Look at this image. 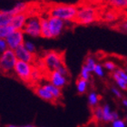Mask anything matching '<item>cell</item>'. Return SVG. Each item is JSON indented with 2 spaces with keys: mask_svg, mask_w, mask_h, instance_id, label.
<instances>
[{
  "mask_svg": "<svg viewBox=\"0 0 127 127\" xmlns=\"http://www.w3.org/2000/svg\"><path fill=\"white\" fill-rule=\"evenodd\" d=\"M76 4H65V3L48 2L44 3V16L45 17H57L64 21L72 22L78 11Z\"/></svg>",
  "mask_w": 127,
  "mask_h": 127,
  "instance_id": "obj_1",
  "label": "cell"
},
{
  "mask_svg": "<svg viewBox=\"0 0 127 127\" xmlns=\"http://www.w3.org/2000/svg\"><path fill=\"white\" fill-rule=\"evenodd\" d=\"M106 6V4L99 6H78V11L72 23L79 26L100 23Z\"/></svg>",
  "mask_w": 127,
  "mask_h": 127,
  "instance_id": "obj_2",
  "label": "cell"
},
{
  "mask_svg": "<svg viewBox=\"0 0 127 127\" xmlns=\"http://www.w3.org/2000/svg\"><path fill=\"white\" fill-rule=\"evenodd\" d=\"M17 62V58L15 51L11 49L6 50L0 56V74L3 75H16L15 74V66Z\"/></svg>",
  "mask_w": 127,
  "mask_h": 127,
  "instance_id": "obj_3",
  "label": "cell"
},
{
  "mask_svg": "<svg viewBox=\"0 0 127 127\" xmlns=\"http://www.w3.org/2000/svg\"><path fill=\"white\" fill-rule=\"evenodd\" d=\"M33 71V65L24 61L17 60L15 66V74L24 82L26 85L31 86V75Z\"/></svg>",
  "mask_w": 127,
  "mask_h": 127,
  "instance_id": "obj_4",
  "label": "cell"
},
{
  "mask_svg": "<svg viewBox=\"0 0 127 127\" xmlns=\"http://www.w3.org/2000/svg\"><path fill=\"white\" fill-rule=\"evenodd\" d=\"M123 18H125V12L124 11L115 9V8H113L107 5L103 14V17H102L100 24L106 25L109 27V26L116 23Z\"/></svg>",
  "mask_w": 127,
  "mask_h": 127,
  "instance_id": "obj_5",
  "label": "cell"
},
{
  "mask_svg": "<svg viewBox=\"0 0 127 127\" xmlns=\"http://www.w3.org/2000/svg\"><path fill=\"white\" fill-rule=\"evenodd\" d=\"M24 34L31 36H41V25H40V16H31L28 17L23 27Z\"/></svg>",
  "mask_w": 127,
  "mask_h": 127,
  "instance_id": "obj_6",
  "label": "cell"
},
{
  "mask_svg": "<svg viewBox=\"0 0 127 127\" xmlns=\"http://www.w3.org/2000/svg\"><path fill=\"white\" fill-rule=\"evenodd\" d=\"M15 54H16L17 60L24 61L26 63L30 64L32 65H36L40 58L37 56L35 53H32V52L27 50L24 45H20L19 47L16 48L15 50Z\"/></svg>",
  "mask_w": 127,
  "mask_h": 127,
  "instance_id": "obj_7",
  "label": "cell"
},
{
  "mask_svg": "<svg viewBox=\"0 0 127 127\" xmlns=\"http://www.w3.org/2000/svg\"><path fill=\"white\" fill-rule=\"evenodd\" d=\"M5 41L8 48L15 51L20 45H24V32L23 30H16L5 38Z\"/></svg>",
  "mask_w": 127,
  "mask_h": 127,
  "instance_id": "obj_8",
  "label": "cell"
},
{
  "mask_svg": "<svg viewBox=\"0 0 127 127\" xmlns=\"http://www.w3.org/2000/svg\"><path fill=\"white\" fill-rule=\"evenodd\" d=\"M45 79H46L50 84H52L53 85L58 88L64 87L67 83V77L63 75L58 71L48 72L46 75L45 76Z\"/></svg>",
  "mask_w": 127,
  "mask_h": 127,
  "instance_id": "obj_9",
  "label": "cell"
},
{
  "mask_svg": "<svg viewBox=\"0 0 127 127\" xmlns=\"http://www.w3.org/2000/svg\"><path fill=\"white\" fill-rule=\"evenodd\" d=\"M48 23H49V27L52 34L53 38L58 37L61 34L62 30L64 26V21L57 17H47Z\"/></svg>",
  "mask_w": 127,
  "mask_h": 127,
  "instance_id": "obj_10",
  "label": "cell"
},
{
  "mask_svg": "<svg viewBox=\"0 0 127 127\" xmlns=\"http://www.w3.org/2000/svg\"><path fill=\"white\" fill-rule=\"evenodd\" d=\"M28 17L29 16H27V14L26 13L16 14L13 16L10 26H12L15 28V30H23V27H24Z\"/></svg>",
  "mask_w": 127,
  "mask_h": 127,
  "instance_id": "obj_11",
  "label": "cell"
},
{
  "mask_svg": "<svg viewBox=\"0 0 127 127\" xmlns=\"http://www.w3.org/2000/svg\"><path fill=\"white\" fill-rule=\"evenodd\" d=\"M34 91L40 98H42L44 100L48 101V102H52V103L56 101V98L54 97L53 95L50 92H48L46 89H45L43 86H40L38 85H35V86H34Z\"/></svg>",
  "mask_w": 127,
  "mask_h": 127,
  "instance_id": "obj_12",
  "label": "cell"
},
{
  "mask_svg": "<svg viewBox=\"0 0 127 127\" xmlns=\"http://www.w3.org/2000/svg\"><path fill=\"white\" fill-rule=\"evenodd\" d=\"M40 25H41V36L44 38H53L47 17L43 16H40Z\"/></svg>",
  "mask_w": 127,
  "mask_h": 127,
  "instance_id": "obj_13",
  "label": "cell"
},
{
  "mask_svg": "<svg viewBox=\"0 0 127 127\" xmlns=\"http://www.w3.org/2000/svg\"><path fill=\"white\" fill-rule=\"evenodd\" d=\"M109 28L114 31L119 32L121 34H127V17H125L116 23L109 26Z\"/></svg>",
  "mask_w": 127,
  "mask_h": 127,
  "instance_id": "obj_14",
  "label": "cell"
},
{
  "mask_svg": "<svg viewBox=\"0 0 127 127\" xmlns=\"http://www.w3.org/2000/svg\"><path fill=\"white\" fill-rule=\"evenodd\" d=\"M105 4L115 9H119L127 13V0H106Z\"/></svg>",
  "mask_w": 127,
  "mask_h": 127,
  "instance_id": "obj_15",
  "label": "cell"
},
{
  "mask_svg": "<svg viewBox=\"0 0 127 127\" xmlns=\"http://www.w3.org/2000/svg\"><path fill=\"white\" fill-rule=\"evenodd\" d=\"M105 2L106 0H79L76 5L78 6H99Z\"/></svg>",
  "mask_w": 127,
  "mask_h": 127,
  "instance_id": "obj_16",
  "label": "cell"
},
{
  "mask_svg": "<svg viewBox=\"0 0 127 127\" xmlns=\"http://www.w3.org/2000/svg\"><path fill=\"white\" fill-rule=\"evenodd\" d=\"M13 16V15L9 14L8 11H0V27L9 26Z\"/></svg>",
  "mask_w": 127,
  "mask_h": 127,
  "instance_id": "obj_17",
  "label": "cell"
},
{
  "mask_svg": "<svg viewBox=\"0 0 127 127\" xmlns=\"http://www.w3.org/2000/svg\"><path fill=\"white\" fill-rule=\"evenodd\" d=\"M43 87L46 89L48 92H50L53 96L56 98V100H58L60 98L62 97V92H61V89L58 87H56L55 85H53L52 84H45V85H43Z\"/></svg>",
  "mask_w": 127,
  "mask_h": 127,
  "instance_id": "obj_18",
  "label": "cell"
},
{
  "mask_svg": "<svg viewBox=\"0 0 127 127\" xmlns=\"http://www.w3.org/2000/svg\"><path fill=\"white\" fill-rule=\"evenodd\" d=\"M112 77H113V79L117 83V85H119V87H121L122 89L124 90H127V81L125 79H123L122 77L120 76L119 74H117L115 71H113L112 72V74H110Z\"/></svg>",
  "mask_w": 127,
  "mask_h": 127,
  "instance_id": "obj_19",
  "label": "cell"
},
{
  "mask_svg": "<svg viewBox=\"0 0 127 127\" xmlns=\"http://www.w3.org/2000/svg\"><path fill=\"white\" fill-rule=\"evenodd\" d=\"M103 122H114L113 112H111L108 104L103 107Z\"/></svg>",
  "mask_w": 127,
  "mask_h": 127,
  "instance_id": "obj_20",
  "label": "cell"
},
{
  "mask_svg": "<svg viewBox=\"0 0 127 127\" xmlns=\"http://www.w3.org/2000/svg\"><path fill=\"white\" fill-rule=\"evenodd\" d=\"M15 31H16L15 28L12 26H10V25L6 26V27H1V30H0V38L5 39L9 34H11Z\"/></svg>",
  "mask_w": 127,
  "mask_h": 127,
  "instance_id": "obj_21",
  "label": "cell"
},
{
  "mask_svg": "<svg viewBox=\"0 0 127 127\" xmlns=\"http://www.w3.org/2000/svg\"><path fill=\"white\" fill-rule=\"evenodd\" d=\"M76 86L78 93L84 94L87 88V81L81 78V77H78V79L76 80Z\"/></svg>",
  "mask_w": 127,
  "mask_h": 127,
  "instance_id": "obj_22",
  "label": "cell"
},
{
  "mask_svg": "<svg viewBox=\"0 0 127 127\" xmlns=\"http://www.w3.org/2000/svg\"><path fill=\"white\" fill-rule=\"evenodd\" d=\"M85 64V65L87 67L88 70H89L90 72H94L95 65H96L95 59H94L93 56H86V58H85V64Z\"/></svg>",
  "mask_w": 127,
  "mask_h": 127,
  "instance_id": "obj_23",
  "label": "cell"
},
{
  "mask_svg": "<svg viewBox=\"0 0 127 127\" xmlns=\"http://www.w3.org/2000/svg\"><path fill=\"white\" fill-rule=\"evenodd\" d=\"M79 77H81V78H83V79L86 80V81L89 80V77H90V71L88 70V68L85 65V64H83Z\"/></svg>",
  "mask_w": 127,
  "mask_h": 127,
  "instance_id": "obj_24",
  "label": "cell"
},
{
  "mask_svg": "<svg viewBox=\"0 0 127 127\" xmlns=\"http://www.w3.org/2000/svg\"><path fill=\"white\" fill-rule=\"evenodd\" d=\"M88 101H89V104L92 107H94V106H95L98 103V101H99L98 95L95 93H91L89 95V96H88Z\"/></svg>",
  "mask_w": 127,
  "mask_h": 127,
  "instance_id": "obj_25",
  "label": "cell"
},
{
  "mask_svg": "<svg viewBox=\"0 0 127 127\" xmlns=\"http://www.w3.org/2000/svg\"><path fill=\"white\" fill-rule=\"evenodd\" d=\"M94 115L97 121H103V107H95L94 110Z\"/></svg>",
  "mask_w": 127,
  "mask_h": 127,
  "instance_id": "obj_26",
  "label": "cell"
},
{
  "mask_svg": "<svg viewBox=\"0 0 127 127\" xmlns=\"http://www.w3.org/2000/svg\"><path fill=\"white\" fill-rule=\"evenodd\" d=\"M6 49H8V46H7V44H6L5 39L0 38V56H2V54L4 53Z\"/></svg>",
  "mask_w": 127,
  "mask_h": 127,
  "instance_id": "obj_27",
  "label": "cell"
},
{
  "mask_svg": "<svg viewBox=\"0 0 127 127\" xmlns=\"http://www.w3.org/2000/svg\"><path fill=\"white\" fill-rule=\"evenodd\" d=\"M24 45L28 51H30L32 53H35V50H36V49H35V46L34 45L33 43L29 42V41H27V42L24 43Z\"/></svg>",
  "mask_w": 127,
  "mask_h": 127,
  "instance_id": "obj_28",
  "label": "cell"
},
{
  "mask_svg": "<svg viewBox=\"0 0 127 127\" xmlns=\"http://www.w3.org/2000/svg\"><path fill=\"white\" fill-rule=\"evenodd\" d=\"M103 65H104V67H105L106 69H108L109 71H114V69H116V65H115V64L113 63V62H111V61L104 62Z\"/></svg>",
  "mask_w": 127,
  "mask_h": 127,
  "instance_id": "obj_29",
  "label": "cell"
},
{
  "mask_svg": "<svg viewBox=\"0 0 127 127\" xmlns=\"http://www.w3.org/2000/svg\"><path fill=\"white\" fill-rule=\"evenodd\" d=\"M94 72H95V73L97 74V75H99V76H101V77L103 75V67H102V65H100V64H96V65H95Z\"/></svg>",
  "mask_w": 127,
  "mask_h": 127,
  "instance_id": "obj_30",
  "label": "cell"
},
{
  "mask_svg": "<svg viewBox=\"0 0 127 127\" xmlns=\"http://www.w3.org/2000/svg\"><path fill=\"white\" fill-rule=\"evenodd\" d=\"M115 72L119 74L120 76L122 77L123 79H125V80H126V81H127V73H126V72H125L123 69H121V68H117L116 70H115Z\"/></svg>",
  "mask_w": 127,
  "mask_h": 127,
  "instance_id": "obj_31",
  "label": "cell"
},
{
  "mask_svg": "<svg viewBox=\"0 0 127 127\" xmlns=\"http://www.w3.org/2000/svg\"><path fill=\"white\" fill-rule=\"evenodd\" d=\"M113 127H125V125L124 121L122 120H116V121H114L113 122Z\"/></svg>",
  "mask_w": 127,
  "mask_h": 127,
  "instance_id": "obj_32",
  "label": "cell"
},
{
  "mask_svg": "<svg viewBox=\"0 0 127 127\" xmlns=\"http://www.w3.org/2000/svg\"><path fill=\"white\" fill-rule=\"evenodd\" d=\"M112 92H113V93H114V95H116V96L118 98H121V97H122V95H121V93H120V91L117 90L116 88H114V87L112 88Z\"/></svg>",
  "mask_w": 127,
  "mask_h": 127,
  "instance_id": "obj_33",
  "label": "cell"
},
{
  "mask_svg": "<svg viewBox=\"0 0 127 127\" xmlns=\"http://www.w3.org/2000/svg\"><path fill=\"white\" fill-rule=\"evenodd\" d=\"M123 103H124V104H125V105L127 107V100H124V101H123Z\"/></svg>",
  "mask_w": 127,
  "mask_h": 127,
  "instance_id": "obj_34",
  "label": "cell"
},
{
  "mask_svg": "<svg viewBox=\"0 0 127 127\" xmlns=\"http://www.w3.org/2000/svg\"><path fill=\"white\" fill-rule=\"evenodd\" d=\"M124 60H125V63H126V64H127V57H125V58H124Z\"/></svg>",
  "mask_w": 127,
  "mask_h": 127,
  "instance_id": "obj_35",
  "label": "cell"
},
{
  "mask_svg": "<svg viewBox=\"0 0 127 127\" xmlns=\"http://www.w3.org/2000/svg\"><path fill=\"white\" fill-rule=\"evenodd\" d=\"M25 127H34V126H31V125H27V126H25Z\"/></svg>",
  "mask_w": 127,
  "mask_h": 127,
  "instance_id": "obj_36",
  "label": "cell"
},
{
  "mask_svg": "<svg viewBox=\"0 0 127 127\" xmlns=\"http://www.w3.org/2000/svg\"><path fill=\"white\" fill-rule=\"evenodd\" d=\"M8 127H16V126H13V125H9Z\"/></svg>",
  "mask_w": 127,
  "mask_h": 127,
  "instance_id": "obj_37",
  "label": "cell"
},
{
  "mask_svg": "<svg viewBox=\"0 0 127 127\" xmlns=\"http://www.w3.org/2000/svg\"><path fill=\"white\" fill-rule=\"evenodd\" d=\"M125 70H126V71H127V65L125 66Z\"/></svg>",
  "mask_w": 127,
  "mask_h": 127,
  "instance_id": "obj_38",
  "label": "cell"
},
{
  "mask_svg": "<svg viewBox=\"0 0 127 127\" xmlns=\"http://www.w3.org/2000/svg\"><path fill=\"white\" fill-rule=\"evenodd\" d=\"M41 1H45V0H41Z\"/></svg>",
  "mask_w": 127,
  "mask_h": 127,
  "instance_id": "obj_39",
  "label": "cell"
},
{
  "mask_svg": "<svg viewBox=\"0 0 127 127\" xmlns=\"http://www.w3.org/2000/svg\"><path fill=\"white\" fill-rule=\"evenodd\" d=\"M0 30H1V27H0Z\"/></svg>",
  "mask_w": 127,
  "mask_h": 127,
  "instance_id": "obj_40",
  "label": "cell"
},
{
  "mask_svg": "<svg viewBox=\"0 0 127 127\" xmlns=\"http://www.w3.org/2000/svg\"><path fill=\"white\" fill-rule=\"evenodd\" d=\"M126 118H127V116H126Z\"/></svg>",
  "mask_w": 127,
  "mask_h": 127,
  "instance_id": "obj_41",
  "label": "cell"
}]
</instances>
